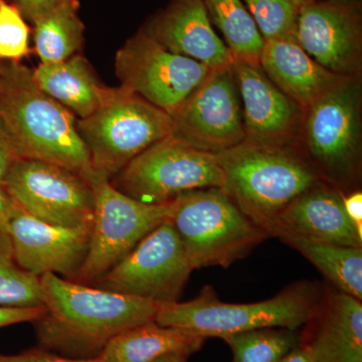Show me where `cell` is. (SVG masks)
<instances>
[{
  "label": "cell",
  "instance_id": "obj_22",
  "mask_svg": "<svg viewBox=\"0 0 362 362\" xmlns=\"http://www.w3.org/2000/svg\"><path fill=\"white\" fill-rule=\"evenodd\" d=\"M33 77L42 92L80 119L92 115L101 103L105 87L80 54L59 63H40Z\"/></svg>",
  "mask_w": 362,
  "mask_h": 362
},
{
  "label": "cell",
  "instance_id": "obj_38",
  "mask_svg": "<svg viewBox=\"0 0 362 362\" xmlns=\"http://www.w3.org/2000/svg\"><path fill=\"white\" fill-rule=\"evenodd\" d=\"M289 1H291L299 9L307 6V4H311V2L315 1V0H289Z\"/></svg>",
  "mask_w": 362,
  "mask_h": 362
},
{
  "label": "cell",
  "instance_id": "obj_24",
  "mask_svg": "<svg viewBox=\"0 0 362 362\" xmlns=\"http://www.w3.org/2000/svg\"><path fill=\"white\" fill-rule=\"evenodd\" d=\"M78 7V0H66L33 23L35 52L42 64L66 61L82 47L85 26Z\"/></svg>",
  "mask_w": 362,
  "mask_h": 362
},
{
  "label": "cell",
  "instance_id": "obj_30",
  "mask_svg": "<svg viewBox=\"0 0 362 362\" xmlns=\"http://www.w3.org/2000/svg\"><path fill=\"white\" fill-rule=\"evenodd\" d=\"M23 159L11 135L0 119V187L4 182L16 162Z\"/></svg>",
  "mask_w": 362,
  "mask_h": 362
},
{
  "label": "cell",
  "instance_id": "obj_21",
  "mask_svg": "<svg viewBox=\"0 0 362 362\" xmlns=\"http://www.w3.org/2000/svg\"><path fill=\"white\" fill-rule=\"evenodd\" d=\"M206 339L192 331L152 321L117 335L99 357L104 362H154L166 354L188 357L199 351Z\"/></svg>",
  "mask_w": 362,
  "mask_h": 362
},
{
  "label": "cell",
  "instance_id": "obj_4",
  "mask_svg": "<svg viewBox=\"0 0 362 362\" xmlns=\"http://www.w3.org/2000/svg\"><path fill=\"white\" fill-rule=\"evenodd\" d=\"M323 296L317 283L301 281L265 301L233 304L221 301L214 288L206 286L190 301L159 305L156 321L206 338L261 328L298 330L314 316Z\"/></svg>",
  "mask_w": 362,
  "mask_h": 362
},
{
  "label": "cell",
  "instance_id": "obj_33",
  "mask_svg": "<svg viewBox=\"0 0 362 362\" xmlns=\"http://www.w3.org/2000/svg\"><path fill=\"white\" fill-rule=\"evenodd\" d=\"M25 20L35 23L66 0H8Z\"/></svg>",
  "mask_w": 362,
  "mask_h": 362
},
{
  "label": "cell",
  "instance_id": "obj_16",
  "mask_svg": "<svg viewBox=\"0 0 362 362\" xmlns=\"http://www.w3.org/2000/svg\"><path fill=\"white\" fill-rule=\"evenodd\" d=\"M244 116L246 140L286 147L294 139L304 112L264 73L242 61L233 65Z\"/></svg>",
  "mask_w": 362,
  "mask_h": 362
},
{
  "label": "cell",
  "instance_id": "obj_31",
  "mask_svg": "<svg viewBox=\"0 0 362 362\" xmlns=\"http://www.w3.org/2000/svg\"><path fill=\"white\" fill-rule=\"evenodd\" d=\"M0 362H104L100 357L92 359H75L59 356L42 349L28 350L16 356L0 354Z\"/></svg>",
  "mask_w": 362,
  "mask_h": 362
},
{
  "label": "cell",
  "instance_id": "obj_35",
  "mask_svg": "<svg viewBox=\"0 0 362 362\" xmlns=\"http://www.w3.org/2000/svg\"><path fill=\"white\" fill-rule=\"evenodd\" d=\"M18 204L4 187H0V235H6L8 230L9 221L16 211Z\"/></svg>",
  "mask_w": 362,
  "mask_h": 362
},
{
  "label": "cell",
  "instance_id": "obj_14",
  "mask_svg": "<svg viewBox=\"0 0 362 362\" xmlns=\"http://www.w3.org/2000/svg\"><path fill=\"white\" fill-rule=\"evenodd\" d=\"M296 40L314 61L341 76L361 70V4L357 0H315L298 11Z\"/></svg>",
  "mask_w": 362,
  "mask_h": 362
},
{
  "label": "cell",
  "instance_id": "obj_34",
  "mask_svg": "<svg viewBox=\"0 0 362 362\" xmlns=\"http://www.w3.org/2000/svg\"><path fill=\"white\" fill-rule=\"evenodd\" d=\"M343 204L350 221L356 226L357 230L362 235V194L361 192L344 197Z\"/></svg>",
  "mask_w": 362,
  "mask_h": 362
},
{
  "label": "cell",
  "instance_id": "obj_13",
  "mask_svg": "<svg viewBox=\"0 0 362 362\" xmlns=\"http://www.w3.org/2000/svg\"><path fill=\"white\" fill-rule=\"evenodd\" d=\"M28 214L54 226H92L95 197L90 181L56 164L21 159L4 185Z\"/></svg>",
  "mask_w": 362,
  "mask_h": 362
},
{
  "label": "cell",
  "instance_id": "obj_3",
  "mask_svg": "<svg viewBox=\"0 0 362 362\" xmlns=\"http://www.w3.org/2000/svg\"><path fill=\"white\" fill-rule=\"evenodd\" d=\"M223 190L240 211L268 233L281 211L322 185V173L282 146L244 142L218 154Z\"/></svg>",
  "mask_w": 362,
  "mask_h": 362
},
{
  "label": "cell",
  "instance_id": "obj_17",
  "mask_svg": "<svg viewBox=\"0 0 362 362\" xmlns=\"http://www.w3.org/2000/svg\"><path fill=\"white\" fill-rule=\"evenodd\" d=\"M142 30L169 52L213 70L230 68L235 63L232 52L214 32L202 0H173Z\"/></svg>",
  "mask_w": 362,
  "mask_h": 362
},
{
  "label": "cell",
  "instance_id": "obj_28",
  "mask_svg": "<svg viewBox=\"0 0 362 362\" xmlns=\"http://www.w3.org/2000/svg\"><path fill=\"white\" fill-rule=\"evenodd\" d=\"M264 40H296L298 11L289 0H245Z\"/></svg>",
  "mask_w": 362,
  "mask_h": 362
},
{
  "label": "cell",
  "instance_id": "obj_18",
  "mask_svg": "<svg viewBox=\"0 0 362 362\" xmlns=\"http://www.w3.org/2000/svg\"><path fill=\"white\" fill-rule=\"evenodd\" d=\"M300 332V345L314 362H362L361 300L328 288Z\"/></svg>",
  "mask_w": 362,
  "mask_h": 362
},
{
  "label": "cell",
  "instance_id": "obj_2",
  "mask_svg": "<svg viewBox=\"0 0 362 362\" xmlns=\"http://www.w3.org/2000/svg\"><path fill=\"white\" fill-rule=\"evenodd\" d=\"M0 119L23 159L56 164L89 181L96 173L74 114L42 92L21 62H2Z\"/></svg>",
  "mask_w": 362,
  "mask_h": 362
},
{
  "label": "cell",
  "instance_id": "obj_8",
  "mask_svg": "<svg viewBox=\"0 0 362 362\" xmlns=\"http://www.w3.org/2000/svg\"><path fill=\"white\" fill-rule=\"evenodd\" d=\"M111 182L136 201L160 204L192 190L223 189L225 176L218 156L168 136L133 159Z\"/></svg>",
  "mask_w": 362,
  "mask_h": 362
},
{
  "label": "cell",
  "instance_id": "obj_11",
  "mask_svg": "<svg viewBox=\"0 0 362 362\" xmlns=\"http://www.w3.org/2000/svg\"><path fill=\"white\" fill-rule=\"evenodd\" d=\"M361 115L358 76L342 78L304 112L307 148L319 171L333 180L349 178L356 168L361 146Z\"/></svg>",
  "mask_w": 362,
  "mask_h": 362
},
{
  "label": "cell",
  "instance_id": "obj_26",
  "mask_svg": "<svg viewBox=\"0 0 362 362\" xmlns=\"http://www.w3.org/2000/svg\"><path fill=\"white\" fill-rule=\"evenodd\" d=\"M233 362H279L300 345V332L287 328H261L226 335Z\"/></svg>",
  "mask_w": 362,
  "mask_h": 362
},
{
  "label": "cell",
  "instance_id": "obj_7",
  "mask_svg": "<svg viewBox=\"0 0 362 362\" xmlns=\"http://www.w3.org/2000/svg\"><path fill=\"white\" fill-rule=\"evenodd\" d=\"M95 197L89 249L76 282L93 286L149 233L170 218L173 199L160 204L136 201L95 173L90 180Z\"/></svg>",
  "mask_w": 362,
  "mask_h": 362
},
{
  "label": "cell",
  "instance_id": "obj_39",
  "mask_svg": "<svg viewBox=\"0 0 362 362\" xmlns=\"http://www.w3.org/2000/svg\"><path fill=\"white\" fill-rule=\"evenodd\" d=\"M2 62L0 61V74H1Z\"/></svg>",
  "mask_w": 362,
  "mask_h": 362
},
{
  "label": "cell",
  "instance_id": "obj_37",
  "mask_svg": "<svg viewBox=\"0 0 362 362\" xmlns=\"http://www.w3.org/2000/svg\"><path fill=\"white\" fill-rule=\"evenodd\" d=\"M187 356L182 354H166V356L159 357L154 362H187Z\"/></svg>",
  "mask_w": 362,
  "mask_h": 362
},
{
  "label": "cell",
  "instance_id": "obj_15",
  "mask_svg": "<svg viewBox=\"0 0 362 362\" xmlns=\"http://www.w3.org/2000/svg\"><path fill=\"white\" fill-rule=\"evenodd\" d=\"M7 233L21 268L39 277L54 274L76 282L89 249L90 226L52 225L18 204Z\"/></svg>",
  "mask_w": 362,
  "mask_h": 362
},
{
  "label": "cell",
  "instance_id": "obj_19",
  "mask_svg": "<svg viewBox=\"0 0 362 362\" xmlns=\"http://www.w3.org/2000/svg\"><path fill=\"white\" fill-rule=\"evenodd\" d=\"M283 233L362 247V235L347 216L343 194L324 183L304 192L281 211L272 226L270 237Z\"/></svg>",
  "mask_w": 362,
  "mask_h": 362
},
{
  "label": "cell",
  "instance_id": "obj_5",
  "mask_svg": "<svg viewBox=\"0 0 362 362\" xmlns=\"http://www.w3.org/2000/svg\"><path fill=\"white\" fill-rule=\"evenodd\" d=\"M192 270L228 268L269 238L221 188L192 190L173 199L170 218Z\"/></svg>",
  "mask_w": 362,
  "mask_h": 362
},
{
  "label": "cell",
  "instance_id": "obj_20",
  "mask_svg": "<svg viewBox=\"0 0 362 362\" xmlns=\"http://www.w3.org/2000/svg\"><path fill=\"white\" fill-rule=\"evenodd\" d=\"M259 66L303 112L346 78L319 65L295 40H264Z\"/></svg>",
  "mask_w": 362,
  "mask_h": 362
},
{
  "label": "cell",
  "instance_id": "obj_29",
  "mask_svg": "<svg viewBox=\"0 0 362 362\" xmlns=\"http://www.w3.org/2000/svg\"><path fill=\"white\" fill-rule=\"evenodd\" d=\"M30 28L8 0H0V61L21 62L30 54Z\"/></svg>",
  "mask_w": 362,
  "mask_h": 362
},
{
  "label": "cell",
  "instance_id": "obj_1",
  "mask_svg": "<svg viewBox=\"0 0 362 362\" xmlns=\"http://www.w3.org/2000/svg\"><path fill=\"white\" fill-rule=\"evenodd\" d=\"M40 285L45 312L33 322L40 349L69 358H97L117 335L156 321L160 305L54 274Z\"/></svg>",
  "mask_w": 362,
  "mask_h": 362
},
{
  "label": "cell",
  "instance_id": "obj_32",
  "mask_svg": "<svg viewBox=\"0 0 362 362\" xmlns=\"http://www.w3.org/2000/svg\"><path fill=\"white\" fill-rule=\"evenodd\" d=\"M45 312V306H0V328L25 322H35Z\"/></svg>",
  "mask_w": 362,
  "mask_h": 362
},
{
  "label": "cell",
  "instance_id": "obj_27",
  "mask_svg": "<svg viewBox=\"0 0 362 362\" xmlns=\"http://www.w3.org/2000/svg\"><path fill=\"white\" fill-rule=\"evenodd\" d=\"M0 306H42L40 277L18 265L8 233L0 235Z\"/></svg>",
  "mask_w": 362,
  "mask_h": 362
},
{
  "label": "cell",
  "instance_id": "obj_25",
  "mask_svg": "<svg viewBox=\"0 0 362 362\" xmlns=\"http://www.w3.org/2000/svg\"><path fill=\"white\" fill-rule=\"evenodd\" d=\"M235 61L259 66L264 40L243 0H202Z\"/></svg>",
  "mask_w": 362,
  "mask_h": 362
},
{
  "label": "cell",
  "instance_id": "obj_9",
  "mask_svg": "<svg viewBox=\"0 0 362 362\" xmlns=\"http://www.w3.org/2000/svg\"><path fill=\"white\" fill-rule=\"evenodd\" d=\"M192 270L175 226L166 220L93 285L107 291L177 302Z\"/></svg>",
  "mask_w": 362,
  "mask_h": 362
},
{
  "label": "cell",
  "instance_id": "obj_23",
  "mask_svg": "<svg viewBox=\"0 0 362 362\" xmlns=\"http://www.w3.org/2000/svg\"><path fill=\"white\" fill-rule=\"evenodd\" d=\"M277 238L303 255L335 289L362 299V247L315 242L287 233Z\"/></svg>",
  "mask_w": 362,
  "mask_h": 362
},
{
  "label": "cell",
  "instance_id": "obj_36",
  "mask_svg": "<svg viewBox=\"0 0 362 362\" xmlns=\"http://www.w3.org/2000/svg\"><path fill=\"white\" fill-rule=\"evenodd\" d=\"M279 362H314L312 361L311 356H309L308 352L306 351L301 346L296 347L293 349L291 352L287 354L285 357H283Z\"/></svg>",
  "mask_w": 362,
  "mask_h": 362
},
{
  "label": "cell",
  "instance_id": "obj_6",
  "mask_svg": "<svg viewBox=\"0 0 362 362\" xmlns=\"http://www.w3.org/2000/svg\"><path fill=\"white\" fill-rule=\"evenodd\" d=\"M77 125L93 168L109 180L173 128L169 114L121 86L105 87L97 110Z\"/></svg>",
  "mask_w": 362,
  "mask_h": 362
},
{
  "label": "cell",
  "instance_id": "obj_10",
  "mask_svg": "<svg viewBox=\"0 0 362 362\" xmlns=\"http://www.w3.org/2000/svg\"><path fill=\"white\" fill-rule=\"evenodd\" d=\"M213 69L169 52L142 30L117 52L121 87L171 115Z\"/></svg>",
  "mask_w": 362,
  "mask_h": 362
},
{
  "label": "cell",
  "instance_id": "obj_12",
  "mask_svg": "<svg viewBox=\"0 0 362 362\" xmlns=\"http://www.w3.org/2000/svg\"><path fill=\"white\" fill-rule=\"evenodd\" d=\"M171 135L218 156L246 140L242 102L233 66L209 74L170 115Z\"/></svg>",
  "mask_w": 362,
  "mask_h": 362
}]
</instances>
